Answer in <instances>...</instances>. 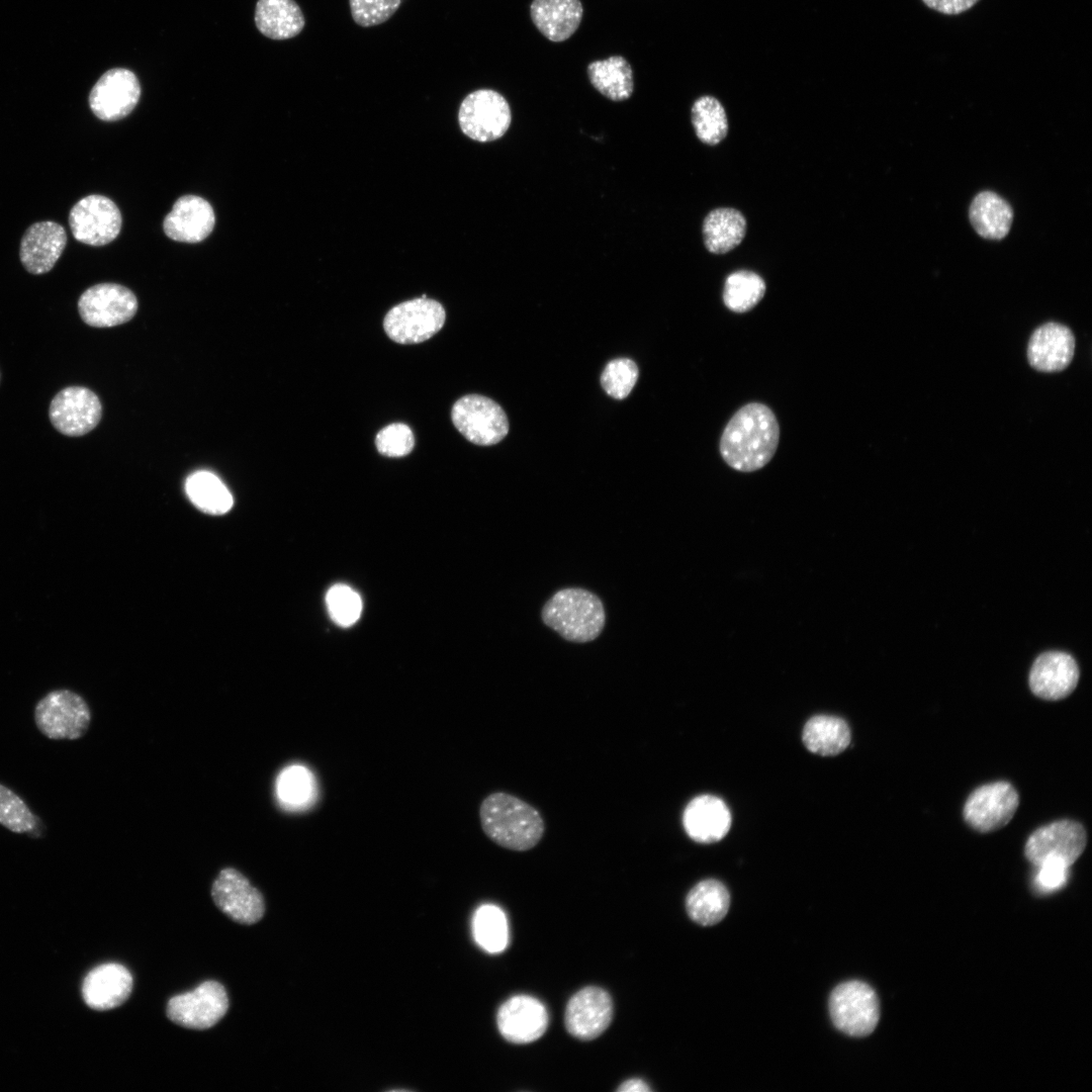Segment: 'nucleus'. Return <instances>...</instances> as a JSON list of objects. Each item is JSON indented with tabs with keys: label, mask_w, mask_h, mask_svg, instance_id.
Returning <instances> with one entry per match:
<instances>
[{
	"label": "nucleus",
	"mask_w": 1092,
	"mask_h": 1092,
	"mask_svg": "<svg viewBox=\"0 0 1092 1092\" xmlns=\"http://www.w3.org/2000/svg\"><path fill=\"white\" fill-rule=\"evenodd\" d=\"M779 440L780 427L772 411L763 403L751 402L740 407L730 419L719 448L730 467L752 472L771 460Z\"/></svg>",
	"instance_id": "f257e3e1"
},
{
	"label": "nucleus",
	"mask_w": 1092,
	"mask_h": 1092,
	"mask_svg": "<svg viewBox=\"0 0 1092 1092\" xmlns=\"http://www.w3.org/2000/svg\"><path fill=\"white\" fill-rule=\"evenodd\" d=\"M479 820L484 834L495 844L514 851H527L542 839L545 823L539 811L526 801L506 792L483 799Z\"/></svg>",
	"instance_id": "f03ea898"
},
{
	"label": "nucleus",
	"mask_w": 1092,
	"mask_h": 1092,
	"mask_svg": "<svg viewBox=\"0 0 1092 1092\" xmlns=\"http://www.w3.org/2000/svg\"><path fill=\"white\" fill-rule=\"evenodd\" d=\"M543 623L572 643L597 639L606 625L602 600L581 587H565L554 593L541 611Z\"/></svg>",
	"instance_id": "7ed1b4c3"
},
{
	"label": "nucleus",
	"mask_w": 1092,
	"mask_h": 1092,
	"mask_svg": "<svg viewBox=\"0 0 1092 1092\" xmlns=\"http://www.w3.org/2000/svg\"><path fill=\"white\" fill-rule=\"evenodd\" d=\"M828 1006L834 1026L849 1036L871 1034L880 1019L877 994L861 981H847L836 986L830 994Z\"/></svg>",
	"instance_id": "20e7f679"
},
{
	"label": "nucleus",
	"mask_w": 1092,
	"mask_h": 1092,
	"mask_svg": "<svg viewBox=\"0 0 1092 1092\" xmlns=\"http://www.w3.org/2000/svg\"><path fill=\"white\" fill-rule=\"evenodd\" d=\"M37 729L54 740L81 738L88 730L91 712L86 701L70 690H55L37 702L34 709Z\"/></svg>",
	"instance_id": "39448f33"
},
{
	"label": "nucleus",
	"mask_w": 1092,
	"mask_h": 1092,
	"mask_svg": "<svg viewBox=\"0 0 1092 1092\" xmlns=\"http://www.w3.org/2000/svg\"><path fill=\"white\" fill-rule=\"evenodd\" d=\"M451 419L459 433L475 445H494L509 432V421L502 406L479 394L459 398L452 406Z\"/></svg>",
	"instance_id": "423d86ee"
},
{
	"label": "nucleus",
	"mask_w": 1092,
	"mask_h": 1092,
	"mask_svg": "<svg viewBox=\"0 0 1092 1092\" xmlns=\"http://www.w3.org/2000/svg\"><path fill=\"white\" fill-rule=\"evenodd\" d=\"M445 321L443 305L435 299L421 296L393 306L384 316L383 329L393 342L412 345L435 336Z\"/></svg>",
	"instance_id": "0eeeda50"
},
{
	"label": "nucleus",
	"mask_w": 1092,
	"mask_h": 1092,
	"mask_svg": "<svg viewBox=\"0 0 1092 1092\" xmlns=\"http://www.w3.org/2000/svg\"><path fill=\"white\" fill-rule=\"evenodd\" d=\"M511 108L506 98L491 89H478L461 102L458 121L468 138L491 142L502 138L510 127Z\"/></svg>",
	"instance_id": "6e6552de"
},
{
	"label": "nucleus",
	"mask_w": 1092,
	"mask_h": 1092,
	"mask_svg": "<svg viewBox=\"0 0 1092 1092\" xmlns=\"http://www.w3.org/2000/svg\"><path fill=\"white\" fill-rule=\"evenodd\" d=\"M229 998L221 984L206 981L195 990L174 996L167 1005V1016L174 1023L191 1029H207L226 1013Z\"/></svg>",
	"instance_id": "1a4fd4ad"
},
{
	"label": "nucleus",
	"mask_w": 1092,
	"mask_h": 1092,
	"mask_svg": "<svg viewBox=\"0 0 1092 1092\" xmlns=\"http://www.w3.org/2000/svg\"><path fill=\"white\" fill-rule=\"evenodd\" d=\"M68 221L78 242L94 247L109 244L121 229L118 207L111 199L99 194L80 199L71 208Z\"/></svg>",
	"instance_id": "9d476101"
},
{
	"label": "nucleus",
	"mask_w": 1092,
	"mask_h": 1092,
	"mask_svg": "<svg viewBox=\"0 0 1092 1092\" xmlns=\"http://www.w3.org/2000/svg\"><path fill=\"white\" fill-rule=\"evenodd\" d=\"M102 404L97 394L84 386H67L51 400L49 419L53 427L68 437L91 432L100 422Z\"/></svg>",
	"instance_id": "9b49d317"
},
{
	"label": "nucleus",
	"mask_w": 1092,
	"mask_h": 1092,
	"mask_svg": "<svg viewBox=\"0 0 1092 1092\" xmlns=\"http://www.w3.org/2000/svg\"><path fill=\"white\" fill-rule=\"evenodd\" d=\"M1019 805L1014 787L1004 781L983 785L971 793L964 806V818L975 830L991 832L1004 827Z\"/></svg>",
	"instance_id": "f8f14e48"
},
{
	"label": "nucleus",
	"mask_w": 1092,
	"mask_h": 1092,
	"mask_svg": "<svg viewBox=\"0 0 1092 1092\" xmlns=\"http://www.w3.org/2000/svg\"><path fill=\"white\" fill-rule=\"evenodd\" d=\"M138 299L126 287L116 283H98L86 289L78 300L82 321L94 328H111L131 320Z\"/></svg>",
	"instance_id": "ddd939ff"
},
{
	"label": "nucleus",
	"mask_w": 1092,
	"mask_h": 1092,
	"mask_svg": "<svg viewBox=\"0 0 1092 1092\" xmlns=\"http://www.w3.org/2000/svg\"><path fill=\"white\" fill-rule=\"evenodd\" d=\"M141 96L140 82L131 71L113 68L94 84L89 94L93 114L103 121H115L127 116Z\"/></svg>",
	"instance_id": "4468645a"
},
{
	"label": "nucleus",
	"mask_w": 1092,
	"mask_h": 1092,
	"mask_svg": "<svg viewBox=\"0 0 1092 1092\" xmlns=\"http://www.w3.org/2000/svg\"><path fill=\"white\" fill-rule=\"evenodd\" d=\"M1087 834L1074 820H1059L1036 829L1024 847L1026 858L1035 867L1046 858L1064 860L1070 867L1085 849Z\"/></svg>",
	"instance_id": "2eb2a0df"
},
{
	"label": "nucleus",
	"mask_w": 1092,
	"mask_h": 1092,
	"mask_svg": "<svg viewBox=\"0 0 1092 1092\" xmlns=\"http://www.w3.org/2000/svg\"><path fill=\"white\" fill-rule=\"evenodd\" d=\"M211 896L215 905L238 923L251 925L264 915L262 894L236 869L225 868L219 872L212 884Z\"/></svg>",
	"instance_id": "dca6fc26"
},
{
	"label": "nucleus",
	"mask_w": 1092,
	"mask_h": 1092,
	"mask_svg": "<svg viewBox=\"0 0 1092 1092\" xmlns=\"http://www.w3.org/2000/svg\"><path fill=\"white\" fill-rule=\"evenodd\" d=\"M613 1016L610 995L599 987H585L568 1001L565 1010V1026L574 1037L590 1040L601 1035Z\"/></svg>",
	"instance_id": "f3484780"
},
{
	"label": "nucleus",
	"mask_w": 1092,
	"mask_h": 1092,
	"mask_svg": "<svg viewBox=\"0 0 1092 1092\" xmlns=\"http://www.w3.org/2000/svg\"><path fill=\"white\" fill-rule=\"evenodd\" d=\"M500 1034L514 1043H529L541 1037L548 1026V1013L541 1001L517 995L499 1007L496 1015Z\"/></svg>",
	"instance_id": "a211bd4d"
},
{
	"label": "nucleus",
	"mask_w": 1092,
	"mask_h": 1092,
	"mask_svg": "<svg viewBox=\"0 0 1092 1092\" xmlns=\"http://www.w3.org/2000/svg\"><path fill=\"white\" fill-rule=\"evenodd\" d=\"M67 245L63 225L53 220L32 223L24 232L19 246V259L24 269L33 275L50 272Z\"/></svg>",
	"instance_id": "6ab92c4d"
},
{
	"label": "nucleus",
	"mask_w": 1092,
	"mask_h": 1092,
	"mask_svg": "<svg viewBox=\"0 0 1092 1092\" xmlns=\"http://www.w3.org/2000/svg\"><path fill=\"white\" fill-rule=\"evenodd\" d=\"M1079 675L1078 664L1070 654L1049 651L1034 660L1029 673V687L1036 697L1057 701L1075 690Z\"/></svg>",
	"instance_id": "aec40b11"
},
{
	"label": "nucleus",
	"mask_w": 1092,
	"mask_h": 1092,
	"mask_svg": "<svg viewBox=\"0 0 1092 1092\" xmlns=\"http://www.w3.org/2000/svg\"><path fill=\"white\" fill-rule=\"evenodd\" d=\"M1075 352V337L1065 325L1046 323L1030 336L1027 359L1031 367L1041 372H1058L1071 363Z\"/></svg>",
	"instance_id": "412c9836"
},
{
	"label": "nucleus",
	"mask_w": 1092,
	"mask_h": 1092,
	"mask_svg": "<svg viewBox=\"0 0 1092 1092\" xmlns=\"http://www.w3.org/2000/svg\"><path fill=\"white\" fill-rule=\"evenodd\" d=\"M214 223V211L208 201L200 196L184 195L166 215L163 230L174 241L198 243L210 235Z\"/></svg>",
	"instance_id": "4be33fe9"
},
{
	"label": "nucleus",
	"mask_w": 1092,
	"mask_h": 1092,
	"mask_svg": "<svg viewBox=\"0 0 1092 1092\" xmlns=\"http://www.w3.org/2000/svg\"><path fill=\"white\" fill-rule=\"evenodd\" d=\"M731 814L726 804L712 795H700L689 802L682 813V826L694 841L711 843L729 831Z\"/></svg>",
	"instance_id": "5701e85b"
},
{
	"label": "nucleus",
	"mask_w": 1092,
	"mask_h": 1092,
	"mask_svg": "<svg viewBox=\"0 0 1092 1092\" xmlns=\"http://www.w3.org/2000/svg\"><path fill=\"white\" fill-rule=\"evenodd\" d=\"M132 989L129 971L119 964H104L85 978L82 994L85 1003L95 1010H109L121 1005Z\"/></svg>",
	"instance_id": "b1692460"
},
{
	"label": "nucleus",
	"mask_w": 1092,
	"mask_h": 1092,
	"mask_svg": "<svg viewBox=\"0 0 1092 1092\" xmlns=\"http://www.w3.org/2000/svg\"><path fill=\"white\" fill-rule=\"evenodd\" d=\"M531 18L539 31L552 41L569 38L578 28L583 8L579 0H533Z\"/></svg>",
	"instance_id": "393cba45"
},
{
	"label": "nucleus",
	"mask_w": 1092,
	"mask_h": 1092,
	"mask_svg": "<svg viewBox=\"0 0 1092 1092\" xmlns=\"http://www.w3.org/2000/svg\"><path fill=\"white\" fill-rule=\"evenodd\" d=\"M255 23L263 35L282 40L299 34L305 20L294 0H258Z\"/></svg>",
	"instance_id": "a878e982"
},
{
	"label": "nucleus",
	"mask_w": 1092,
	"mask_h": 1092,
	"mask_svg": "<svg viewBox=\"0 0 1092 1092\" xmlns=\"http://www.w3.org/2000/svg\"><path fill=\"white\" fill-rule=\"evenodd\" d=\"M969 217L979 236L988 240H1001L1010 231L1013 210L997 193L982 191L972 200Z\"/></svg>",
	"instance_id": "bb28decb"
},
{
	"label": "nucleus",
	"mask_w": 1092,
	"mask_h": 1092,
	"mask_svg": "<svg viewBox=\"0 0 1092 1092\" xmlns=\"http://www.w3.org/2000/svg\"><path fill=\"white\" fill-rule=\"evenodd\" d=\"M745 233L746 219L735 208H716L704 218V244L710 253L721 255L730 252L742 242Z\"/></svg>",
	"instance_id": "cd10ccee"
},
{
	"label": "nucleus",
	"mask_w": 1092,
	"mask_h": 1092,
	"mask_svg": "<svg viewBox=\"0 0 1092 1092\" xmlns=\"http://www.w3.org/2000/svg\"><path fill=\"white\" fill-rule=\"evenodd\" d=\"M730 895L727 888L717 880H704L695 885L686 899L690 918L703 926L720 922L728 912Z\"/></svg>",
	"instance_id": "c85d7f7f"
},
{
	"label": "nucleus",
	"mask_w": 1092,
	"mask_h": 1092,
	"mask_svg": "<svg viewBox=\"0 0 1092 1092\" xmlns=\"http://www.w3.org/2000/svg\"><path fill=\"white\" fill-rule=\"evenodd\" d=\"M802 738L811 752L832 756L847 748L850 743V729L841 718L818 715L807 721Z\"/></svg>",
	"instance_id": "c756f323"
},
{
	"label": "nucleus",
	"mask_w": 1092,
	"mask_h": 1092,
	"mask_svg": "<svg viewBox=\"0 0 1092 1092\" xmlns=\"http://www.w3.org/2000/svg\"><path fill=\"white\" fill-rule=\"evenodd\" d=\"M587 75L592 85L608 99L623 101L633 93V72L621 56L592 62L587 66Z\"/></svg>",
	"instance_id": "7c9ffc66"
},
{
	"label": "nucleus",
	"mask_w": 1092,
	"mask_h": 1092,
	"mask_svg": "<svg viewBox=\"0 0 1092 1092\" xmlns=\"http://www.w3.org/2000/svg\"><path fill=\"white\" fill-rule=\"evenodd\" d=\"M185 491L191 503L206 514L223 515L234 504L228 487L209 471H196L189 475L185 482Z\"/></svg>",
	"instance_id": "2f4dec72"
},
{
	"label": "nucleus",
	"mask_w": 1092,
	"mask_h": 1092,
	"mask_svg": "<svg viewBox=\"0 0 1092 1092\" xmlns=\"http://www.w3.org/2000/svg\"><path fill=\"white\" fill-rule=\"evenodd\" d=\"M473 938L484 951L499 953L509 944V923L502 908L494 904L479 906L471 921Z\"/></svg>",
	"instance_id": "473e14b6"
},
{
	"label": "nucleus",
	"mask_w": 1092,
	"mask_h": 1092,
	"mask_svg": "<svg viewBox=\"0 0 1092 1092\" xmlns=\"http://www.w3.org/2000/svg\"><path fill=\"white\" fill-rule=\"evenodd\" d=\"M691 117L695 132L702 143L715 146L726 138L728 119L723 105L716 97H699L692 106Z\"/></svg>",
	"instance_id": "72a5a7b5"
},
{
	"label": "nucleus",
	"mask_w": 1092,
	"mask_h": 1092,
	"mask_svg": "<svg viewBox=\"0 0 1092 1092\" xmlns=\"http://www.w3.org/2000/svg\"><path fill=\"white\" fill-rule=\"evenodd\" d=\"M765 282L749 270H738L727 276L723 289L726 307L742 313L752 309L764 296Z\"/></svg>",
	"instance_id": "f704fd0d"
},
{
	"label": "nucleus",
	"mask_w": 1092,
	"mask_h": 1092,
	"mask_svg": "<svg viewBox=\"0 0 1092 1092\" xmlns=\"http://www.w3.org/2000/svg\"><path fill=\"white\" fill-rule=\"evenodd\" d=\"M277 795L284 807L303 809L315 799V780L310 770L294 764L284 768L277 779Z\"/></svg>",
	"instance_id": "c9c22d12"
},
{
	"label": "nucleus",
	"mask_w": 1092,
	"mask_h": 1092,
	"mask_svg": "<svg viewBox=\"0 0 1092 1092\" xmlns=\"http://www.w3.org/2000/svg\"><path fill=\"white\" fill-rule=\"evenodd\" d=\"M39 819L13 791L0 784V824L15 833H35Z\"/></svg>",
	"instance_id": "e433bc0d"
},
{
	"label": "nucleus",
	"mask_w": 1092,
	"mask_h": 1092,
	"mask_svg": "<svg viewBox=\"0 0 1092 1092\" xmlns=\"http://www.w3.org/2000/svg\"><path fill=\"white\" fill-rule=\"evenodd\" d=\"M638 375V367L633 360L617 358L606 365L601 375V384L610 396L623 399L632 391Z\"/></svg>",
	"instance_id": "4c0bfd02"
},
{
	"label": "nucleus",
	"mask_w": 1092,
	"mask_h": 1092,
	"mask_svg": "<svg viewBox=\"0 0 1092 1092\" xmlns=\"http://www.w3.org/2000/svg\"><path fill=\"white\" fill-rule=\"evenodd\" d=\"M329 614L342 627L353 625L362 612V601L356 590L346 584L333 585L326 596Z\"/></svg>",
	"instance_id": "58836bf2"
},
{
	"label": "nucleus",
	"mask_w": 1092,
	"mask_h": 1092,
	"mask_svg": "<svg viewBox=\"0 0 1092 1092\" xmlns=\"http://www.w3.org/2000/svg\"><path fill=\"white\" fill-rule=\"evenodd\" d=\"M377 451L386 457H403L415 447L412 429L403 423H393L381 429L375 437Z\"/></svg>",
	"instance_id": "ea45409f"
},
{
	"label": "nucleus",
	"mask_w": 1092,
	"mask_h": 1092,
	"mask_svg": "<svg viewBox=\"0 0 1092 1092\" xmlns=\"http://www.w3.org/2000/svg\"><path fill=\"white\" fill-rule=\"evenodd\" d=\"M401 0H349L354 21L363 27L381 24L398 9Z\"/></svg>",
	"instance_id": "a19ab883"
},
{
	"label": "nucleus",
	"mask_w": 1092,
	"mask_h": 1092,
	"mask_svg": "<svg viewBox=\"0 0 1092 1092\" xmlns=\"http://www.w3.org/2000/svg\"><path fill=\"white\" fill-rule=\"evenodd\" d=\"M1035 868V888L1042 893L1057 891L1068 881L1070 866L1060 858H1046Z\"/></svg>",
	"instance_id": "79ce46f5"
},
{
	"label": "nucleus",
	"mask_w": 1092,
	"mask_h": 1092,
	"mask_svg": "<svg viewBox=\"0 0 1092 1092\" xmlns=\"http://www.w3.org/2000/svg\"><path fill=\"white\" fill-rule=\"evenodd\" d=\"M932 10L947 15H957L972 8L979 0H922Z\"/></svg>",
	"instance_id": "37998d69"
},
{
	"label": "nucleus",
	"mask_w": 1092,
	"mask_h": 1092,
	"mask_svg": "<svg viewBox=\"0 0 1092 1092\" xmlns=\"http://www.w3.org/2000/svg\"><path fill=\"white\" fill-rule=\"evenodd\" d=\"M651 1089L641 1079H629L622 1083L618 1091L622 1092H649Z\"/></svg>",
	"instance_id": "c03bdc74"
},
{
	"label": "nucleus",
	"mask_w": 1092,
	"mask_h": 1092,
	"mask_svg": "<svg viewBox=\"0 0 1092 1092\" xmlns=\"http://www.w3.org/2000/svg\"><path fill=\"white\" fill-rule=\"evenodd\" d=\"M0 378H1V374H0Z\"/></svg>",
	"instance_id": "a18cd8bd"
}]
</instances>
